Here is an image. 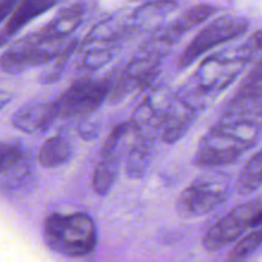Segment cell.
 <instances>
[{
	"mask_svg": "<svg viewBox=\"0 0 262 262\" xmlns=\"http://www.w3.org/2000/svg\"><path fill=\"white\" fill-rule=\"evenodd\" d=\"M261 125L256 120L221 115L198 143L193 163L203 170H212L235 162L256 145Z\"/></svg>",
	"mask_w": 262,
	"mask_h": 262,
	"instance_id": "cell-1",
	"label": "cell"
},
{
	"mask_svg": "<svg viewBox=\"0 0 262 262\" xmlns=\"http://www.w3.org/2000/svg\"><path fill=\"white\" fill-rule=\"evenodd\" d=\"M252 59L239 45L208 55L176 92L175 97L190 103L198 111L207 108L228 89Z\"/></svg>",
	"mask_w": 262,
	"mask_h": 262,
	"instance_id": "cell-2",
	"label": "cell"
},
{
	"mask_svg": "<svg viewBox=\"0 0 262 262\" xmlns=\"http://www.w3.org/2000/svg\"><path fill=\"white\" fill-rule=\"evenodd\" d=\"M42 236L52 251L66 257H82L95 248L98 230L88 213H50L42 226Z\"/></svg>",
	"mask_w": 262,
	"mask_h": 262,
	"instance_id": "cell-3",
	"label": "cell"
},
{
	"mask_svg": "<svg viewBox=\"0 0 262 262\" xmlns=\"http://www.w3.org/2000/svg\"><path fill=\"white\" fill-rule=\"evenodd\" d=\"M170 50L168 45L163 44L155 36L145 40L111 85L108 95L110 102L117 104L133 93L149 88L160 75L163 58Z\"/></svg>",
	"mask_w": 262,
	"mask_h": 262,
	"instance_id": "cell-4",
	"label": "cell"
},
{
	"mask_svg": "<svg viewBox=\"0 0 262 262\" xmlns=\"http://www.w3.org/2000/svg\"><path fill=\"white\" fill-rule=\"evenodd\" d=\"M229 183L230 178L221 171L198 176L180 193L176 212L186 220L207 215L228 201Z\"/></svg>",
	"mask_w": 262,
	"mask_h": 262,
	"instance_id": "cell-5",
	"label": "cell"
},
{
	"mask_svg": "<svg viewBox=\"0 0 262 262\" xmlns=\"http://www.w3.org/2000/svg\"><path fill=\"white\" fill-rule=\"evenodd\" d=\"M248 29V21L241 16H226L213 19L203 27L184 48L178 58V69L184 70L210 50L242 36Z\"/></svg>",
	"mask_w": 262,
	"mask_h": 262,
	"instance_id": "cell-6",
	"label": "cell"
},
{
	"mask_svg": "<svg viewBox=\"0 0 262 262\" xmlns=\"http://www.w3.org/2000/svg\"><path fill=\"white\" fill-rule=\"evenodd\" d=\"M111 85L108 77L76 80L54 100L58 118L89 117L107 99Z\"/></svg>",
	"mask_w": 262,
	"mask_h": 262,
	"instance_id": "cell-7",
	"label": "cell"
},
{
	"mask_svg": "<svg viewBox=\"0 0 262 262\" xmlns=\"http://www.w3.org/2000/svg\"><path fill=\"white\" fill-rule=\"evenodd\" d=\"M64 44H44L35 32L14 41L0 55V69L6 74L17 75L26 70L48 64L58 57Z\"/></svg>",
	"mask_w": 262,
	"mask_h": 262,
	"instance_id": "cell-8",
	"label": "cell"
},
{
	"mask_svg": "<svg viewBox=\"0 0 262 262\" xmlns=\"http://www.w3.org/2000/svg\"><path fill=\"white\" fill-rule=\"evenodd\" d=\"M130 133V122H122L116 125L105 138L100 150V160L95 166L92 178L93 190L98 195H107L115 185Z\"/></svg>",
	"mask_w": 262,
	"mask_h": 262,
	"instance_id": "cell-9",
	"label": "cell"
},
{
	"mask_svg": "<svg viewBox=\"0 0 262 262\" xmlns=\"http://www.w3.org/2000/svg\"><path fill=\"white\" fill-rule=\"evenodd\" d=\"M261 208V201L253 200L236 206L225 216L219 219L203 236V247L206 251H219L223 247L238 241L242 234L251 228L252 220Z\"/></svg>",
	"mask_w": 262,
	"mask_h": 262,
	"instance_id": "cell-10",
	"label": "cell"
},
{
	"mask_svg": "<svg viewBox=\"0 0 262 262\" xmlns=\"http://www.w3.org/2000/svg\"><path fill=\"white\" fill-rule=\"evenodd\" d=\"M173 99L175 95H172L168 88L160 85L150 90L131 116V133L135 137L156 140Z\"/></svg>",
	"mask_w": 262,
	"mask_h": 262,
	"instance_id": "cell-11",
	"label": "cell"
},
{
	"mask_svg": "<svg viewBox=\"0 0 262 262\" xmlns=\"http://www.w3.org/2000/svg\"><path fill=\"white\" fill-rule=\"evenodd\" d=\"M58 118L57 108L53 102H30L22 105L12 116V125L25 134L44 133Z\"/></svg>",
	"mask_w": 262,
	"mask_h": 262,
	"instance_id": "cell-12",
	"label": "cell"
},
{
	"mask_svg": "<svg viewBox=\"0 0 262 262\" xmlns=\"http://www.w3.org/2000/svg\"><path fill=\"white\" fill-rule=\"evenodd\" d=\"M85 12L86 8L84 4H75L62 9L49 24L39 31H35V34L44 44H63V41L81 25Z\"/></svg>",
	"mask_w": 262,
	"mask_h": 262,
	"instance_id": "cell-13",
	"label": "cell"
},
{
	"mask_svg": "<svg viewBox=\"0 0 262 262\" xmlns=\"http://www.w3.org/2000/svg\"><path fill=\"white\" fill-rule=\"evenodd\" d=\"M200 111L175 97L161 128V138L166 144H173L188 134Z\"/></svg>",
	"mask_w": 262,
	"mask_h": 262,
	"instance_id": "cell-14",
	"label": "cell"
},
{
	"mask_svg": "<svg viewBox=\"0 0 262 262\" xmlns=\"http://www.w3.org/2000/svg\"><path fill=\"white\" fill-rule=\"evenodd\" d=\"M216 12H217V8L213 6H208V4H200V6L191 7L188 11L184 12L180 17H178L172 24L162 27V29H158L152 35L162 42H165L166 45L172 48L183 35H185L186 32H189L198 25L203 24L206 19L210 18Z\"/></svg>",
	"mask_w": 262,
	"mask_h": 262,
	"instance_id": "cell-15",
	"label": "cell"
},
{
	"mask_svg": "<svg viewBox=\"0 0 262 262\" xmlns=\"http://www.w3.org/2000/svg\"><path fill=\"white\" fill-rule=\"evenodd\" d=\"M58 2L59 0H21L12 12L4 29L0 31V48L11 41L27 24L57 6Z\"/></svg>",
	"mask_w": 262,
	"mask_h": 262,
	"instance_id": "cell-16",
	"label": "cell"
},
{
	"mask_svg": "<svg viewBox=\"0 0 262 262\" xmlns=\"http://www.w3.org/2000/svg\"><path fill=\"white\" fill-rule=\"evenodd\" d=\"M155 143V139L134 135V139L131 142L126 156L125 171L127 178L138 180L145 176L152 162Z\"/></svg>",
	"mask_w": 262,
	"mask_h": 262,
	"instance_id": "cell-17",
	"label": "cell"
},
{
	"mask_svg": "<svg viewBox=\"0 0 262 262\" xmlns=\"http://www.w3.org/2000/svg\"><path fill=\"white\" fill-rule=\"evenodd\" d=\"M74 156V145L64 135H54L45 140L37 153V162L45 168H58L67 165Z\"/></svg>",
	"mask_w": 262,
	"mask_h": 262,
	"instance_id": "cell-18",
	"label": "cell"
},
{
	"mask_svg": "<svg viewBox=\"0 0 262 262\" xmlns=\"http://www.w3.org/2000/svg\"><path fill=\"white\" fill-rule=\"evenodd\" d=\"M117 45L112 44H94L84 48V53L79 63L80 71L94 72L107 66L115 57Z\"/></svg>",
	"mask_w": 262,
	"mask_h": 262,
	"instance_id": "cell-19",
	"label": "cell"
},
{
	"mask_svg": "<svg viewBox=\"0 0 262 262\" xmlns=\"http://www.w3.org/2000/svg\"><path fill=\"white\" fill-rule=\"evenodd\" d=\"M262 185V149L252 156L239 173L236 190L239 194H249Z\"/></svg>",
	"mask_w": 262,
	"mask_h": 262,
	"instance_id": "cell-20",
	"label": "cell"
},
{
	"mask_svg": "<svg viewBox=\"0 0 262 262\" xmlns=\"http://www.w3.org/2000/svg\"><path fill=\"white\" fill-rule=\"evenodd\" d=\"M80 42L77 39H72L71 41L67 42V44L63 47L62 52L58 54V57L55 59H53L50 62L49 67L45 69L44 71L40 74L39 76V82L41 85H50L57 82L60 79V76L63 75L66 70V66L69 63L70 58L74 54L75 50L79 48Z\"/></svg>",
	"mask_w": 262,
	"mask_h": 262,
	"instance_id": "cell-21",
	"label": "cell"
},
{
	"mask_svg": "<svg viewBox=\"0 0 262 262\" xmlns=\"http://www.w3.org/2000/svg\"><path fill=\"white\" fill-rule=\"evenodd\" d=\"M262 244V226L239 239L229 253L228 258L235 262H244V259L253 253Z\"/></svg>",
	"mask_w": 262,
	"mask_h": 262,
	"instance_id": "cell-22",
	"label": "cell"
},
{
	"mask_svg": "<svg viewBox=\"0 0 262 262\" xmlns=\"http://www.w3.org/2000/svg\"><path fill=\"white\" fill-rule=\"evenodd\" d=\"M26 157V152L19 144L0 143V175L8 172Z\"/></svg>",
	"mask_w": 262,
	"mask_h": 262,
	"instance_id": "cell-23",
	"label": "cell"
},
{
	"mask_svg": "<svg viewBox=\"0 0 262 262\" xmlns=\"http://www.w3.org/2000/svg\"><path fill=\"white\" fill-rule=\"evenodd\" d=\"M238 93L262 95V57L257 60L253 69L241 82Z\"/></svg>",
	"mask_w": 262,
	"mask_h": 262,
	"instance_id": "cell-24",
	"label": "cell"
},
{
	"mask_svg": "<svg viewBox=\"0 0 262 262\" xmlns=\"http://www.w3.org/2000/svg\"><path fill=\"white\" fill-rule=\"evenodd\" d=\"M99 133H100V126L98 125L95 121L90 120L89 117L82 118L81 122H80L79 125V135L82 140L90 142V140L97 139Z\"/></svg>",
	"mask_w": 262,
	"mask_h": 262,
	"instance_id": "cell-25",
	"label": "cell"
},
{
	"mask_svg": "<svg viewBox=\"0 0 262 262\" xmlns=\"http://www.w3.org/2000/svg\"><path fill=\"white\" fill-rule=\"evenodd\" d=\"M242 48L248 53L252 59H254L258 54H262V30L252 34L248 40L242 44Z\"/></svg>",
	"mask_w": 262,
	"mask_h": 262,
	"instance_id": "cell-26",
	"label": "cell"
},
{
	"mask_svg": "<svg viewBox=\"0 0 262 262\" xmlns=\"http://www.w3.org/2000/svg\"><path fill=\"white\" fill-rule=\"evenodd\" d=\"M18 0H0V24L14 11Z\"/></svg>",
	"mask_w": 262,
	"mask_h": 262,
	"instance_id": "cell-27",
	"label": "cell"
},
{
	"mask_svg": "<svg viewBox=\"0 0 262 262\" xmlns=\"http://www.w3.org/2000/svg\"><path fill=\"white\" fill-rule=\"evenodd\" d=\"M12 100V94L7 90H0V111L6 108L7 105L11 103Z\"/></svg>",
	"mask_w": 262,
	"mask_h": 262,
	"instance_id": "cell-28",
	"label": "cell"
},
{
	"mask_svg": "<svg viewBox=\"0 0 262 262\" xmlns=\"http://www.w3.org/2000/svg\"><path fill=\"white\" fill-rule=\"evenodd\" d=\"M258 226H262V208L257 212V215L254 216L251 223V228H258Z\"/></svg>",
	"mask_w": 262,
	"mask_h": 262,
	"instance_id": "cell-29",
	"label": "cell"
},
{
	"mask_svg": "<svg viewBox=\"0 0 262 262\" xmlns=\"http://www.w3.org/2000/svg\"><path fill=\"white\" fill-rule=\"evenodd\" d=\"M152 2H163V3H173L175 0H152Z\"/></svg>",
	"mask_w": 262,
	"mask_h": 262,
	"instance_id": "cell-30",
	"label": "cell"
},
{
	"mask_svg": "<svg viewBox=\"0 0 262 262\" xmlns=\"http://www.w3.org/2000/svg\"><path fill=\"white\" fill-rule=\"evenodd\" d=\"M224 262H235V261H231V259H229V258H226V261H224Z\"/></svg>",
	"mask_w": 262,
	"mask_h": 262,
	"instance_id": "cell-31",
	"label": "cell"
}]
</instances>
